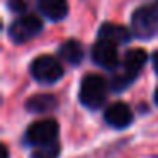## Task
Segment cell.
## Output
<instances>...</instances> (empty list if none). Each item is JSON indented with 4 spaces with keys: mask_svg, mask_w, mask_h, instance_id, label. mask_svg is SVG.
Returning a JSON list of instances; mask_svg holds the SVG:
<instances>
[{
    "mask_svg": "<svg viewBox=\"0 0 158 158\" xmlns=\"http://www.w3.org/2000/svg\"><path fill=\"white\" fill-rule=\"evenodd\" d=\"M80 102L89 109H97L106 102L107 97V82L100 75H87L80 83Z\"/></svg>",
    "mask_w": 158,
    "mask_h": 158,
    "instance_id": "obj_2",
    "label": "cell"
},
{
    "mask_svg": "<svg viewBox=\"0 0 158 158\" xmlns=\"http://www.w3.org/2000/svg\"><path fill=\"white\" fill-rule=\"evenodd\" d=\"M7 7L15 14H22L27 9V4H26V0H7Z\"/></svg>",
    "mask_w": 158,
    "mask_h": 158,
    "instance_id": "obj_15",
    "label": "cell"
},
{
    "mask_svg": "<svg viewBox=\"0 0 158 158\" xmlns=\"http://www.w3.org/2000/svg\"><path fill=\"white\" fill-rule=\"evenodd\" d=\"M43 31V22L38 15L27 14L15 19L9 27V36L14 43H26L29 39L36 38Z\"/></svg>",
    "mask_w": 158,
    "mask_h": 158,
    "instance_id": "obj_5",
    "label": "cell"
},
{
    "mask_svg": "<svg viewBox=\"0 0 158 158\" xmlns=\"http://www.w3.org/2000/svg\"><path fill=\"white\" fill-rule=\"evenodd\" d=\"M38 7L51 21H61L68 14V4H66V0H39Z\"/></svg>",
    "mask_w": 158,
    "mask_h": 158,
    "instance_id": "obj_10",
    "label": "cell"
},
{
    "mask_svg": "<svg viewBox=\"0 0 158 158\" xmlns=\"http://www.w3.org/2000/svg\"><path fill=\"white\" fill-rule=\"evenodd\" d=\"M131 26L134 36L139 39H153L158 36V0L138 7L131 17Z\"/></svg>",
    "mask_w": 158,
    "mask_h": 158,
    "instance_id": "obj_1",
    "label": "cell"
},
{
    "mask_svg": "<svg viewBox=\"0 0 158 158\" xmlns=\"http://www.w3.org/2000/svg\"><path fill=\"white\" fill-rule=\"evenodd\" d=\"M134 80V77L127 75V73H119V75H116L112 78V89L116 90V92H119V90H124L127 85H131V82Z\"/></svg>",
    "mask_w": 158,
    "mask_h": 158,
    "instance_id": "obj_14",
    "label": "cell"
},
{
    "mask_svg": "<svg viewBox=\"0 0 158 158\" xmlns=\"http://www.w3.org/2000/svg\"><path fill=\"white\" fill-rule=\"evenodd\" d=\"M58 123L53 119H43L36 121L26 131V139L32 146H44L51 144L58 138Z\"/></svg>",
    "mask_w": 158,
    "mask_h": 158,
    "instance_id": "obj_4",
    "label": "cell"
},
{
    "mask_svg": "<svg viewBox=\"0 0 158 158\" xmlns=\"http://www.w3.org/2000/svg\"><path fill=\"white\" fill-rule=\"evenodd\" d=\"M58 53H60V58H61L63 61L68 63V65H73V66H77L83 58V48L78 41H75V39L65 41L60 46Z\"/></svg>",
    "mask_w": 158,
    "mask_h": 158,
    "instance_id": "obj_12",
    "label": "cell"
},
{
    "mask_svg": "<svg viewBox=\"0 0 158 158\" xmlns=\"http://www.w3.org/2000/svg\"><path fill=\"white\" fill-rule=\"evenodd\" d=\"M56 107V97L49 94H36L26 100V109L34 114H43Z\"/></svg>",
    "mask_w": 158,
    "mask_h": 158,
    "instance_id": "obj_11",
    "label": "cell"
},
{
    "mask_svg": "<svg viewBox=\"0 0 158 158\" xmlns=\"http://www.w3.org/2000/svg\"><path fill=\"white\" fill-rule=\"evenodd\" d=\"M92 60L102 68H116L117 61H119V55H117V46L109 41H99L94 44L92 48Z\"/></svg>",
    "mask_w": 158,
    "mask_h": 158,
    "instance_id": "obj_6",
    "label": "cell"
},
{
    "mask_svg": "<svg viewBox=\"0 0 158 158\" xmlns=\"http://www.w3.org/2000/svg\"><path fill=\"white\" fill-rule=\"evenodd\" d=\"M104 119H106V123L109 124V126L123 129V127L129 126V124L133 123V110H131L129 106L124 104V102H114L106 109Z\"/></svg>",
    "mask_w": 158,
    "mask_h": 158,
    "instance_id": "obj_7",
    "label": "cell"
},
{
    "mask_svg": "<svg viewBox=\"0 0 158 158\" xmlns=\"http://www.w3.org/2000/svg\"><path fill=\"white\" fill-rule=\"evenodd\" d=\"M2 158H9V150L5 144H2Z\"/></svg>",
    "mask_w": 158,
    "mask_h": 158,
    "instance_id": "obj_17",
    "label": "cell"
},
{
    "mask_svg": "<svg viewBox=\"0 0 158 158\" xmlns=\"http://www.w3.org/2000/svg\"><path fill=\"white\" fill-rule=\"evenodd\" d=\"M60 155V146L55 143L44 144V146H36V150L32 151V158H58Z\"/></svg>",
    "mask_w": 158,
    "mask_h": 158,
    "instance_id": "obj_13",
    "label": "cell"
},
{
    "mask_svg": "<svg viewBox=\"0 0 158 158\" xmlns=\"http://www.w3.org/2000/svg\"><path fill=\"white\" fill-rule=\"evenodd\" d=\"M31 75L39 83H55L63 77V66L56 58L43 55L31 63Z\"/></svg>",
    "mask_w": 158,
    "mask_h": 158,
    "instance_id": "obj_3",
    "label": "cell"
},
{
    "mask_svg": "<svg viewBox=\"0 0 158 158\" xmlns=\"http://www.w3.org/2000/svg\"><path fill=\"white\" fill-rule=\"evenodd\" d=\"M129 31L123 26H117V24H110V22H106V24L100 26L99 29V39L102 41H109L112 44H123V43L129 41Z\"/></svg>",
    "mask_w": 158,
    "mask_h": 158,
    "instance_id": "obj_8",
    "label": "cell"
},
{
    "mask_svg": "<svg viewBox=\"0 0 158 158\" xmlns=\"http://www.w3.org/2000/svg\"><path fill=\"white\" fill-rule=\"evenodd\" d=\"M155 100H156V104H158V89H156V92H155Z\"/></svg>",
    "mask_w": 158,
    "mask_h": 158,
    "instance_id": "obj_18",
    "label": "cell"
},
{
    "mask_svg": "<svg viewBox=\"0 0 158 158\" xmlns=\"http://www.w3.org/2000/svg\"><path fill=\"white\" fill-rule=\"evenodd\" d=\"M151 58H153V68H155V72L158 73V51L153 53V56H151Z\"/></svg>",
    "mask_w": 158,
    "mask_h": 158,
    "instance_id": "obj_16",
    "label": "cell"
},
{
    "mask_svg": "<svg viewBox=\"0 0 158 158\" xmlns=\"http://www.w3.org/2000/svg\"><path fill=\"white\" fill-rule=\"evenodd\" d=\"M148 61V55L144 49H129V51L124 55V73H127V75L134 77L136 78V75L141 72V68H143L144 65H146Z\"/></svg>",
    "mask_w": 158,
    "mask_h": 158,
    "instance_id": "obj_9",
    "label": "cell"
}]
</instances>
